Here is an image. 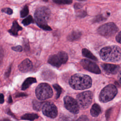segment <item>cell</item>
Returning a JSON list of instances; mask_svg holds the SVG:
<instances>
[{"label": "cell", "mask_w": 121, "mask_h": 121, "mask_svg": "<svg viewBox=\"0 0 121 121\" xmlns=\"http://www.w3.org/2000/svg\"><path fill=\"white\" fill-rule=\"evenodd\" d=\"M52 1L58 4H70L72 3V0H52Z\"/></svg>", "instance_id": "obj_24"}, {"label": "cell", "mask_w": 121, "mask_h": 121, "mask_svg": "<svg viewBox=\"0 0 121 121\" xmlns=\"http://www.w3.org/2000/svg\"><path fill=\"white\" fill-rule=\"evenodd\" d=\"M100 56L105 61L118 62L121 60V49L116 45L104 47L100 52Z\"/></svg>", "instance_id": "obj_2"}, {"label": "cell", "mask_w": 121, "mask_h": 121, "mask_svg": "<svg viewBox=\"0 0 121 121\" xmlns=\"http://www.w3.org/2000/svg\"><path fill=\"white\" fill-rule=\"evenodd\" d=\"M12 102V98H11V96L10 95L9 97V103H11Z\"/></svg>", "instance_id": "obj_37"}, {"label": "cell", "mask_w": 121, "mask_h": 121, "mask_svg": "<svg viewBox=\"0 0 121 121\" xmlns=\"http://www.w3.org/2000/svg\"><path fill=\"white\" fill-rule=\"evenodd\" d=\"M58 121H73V119L65 115H63L60 116Z\"/></svg>", "instance_id": "obj_25"}, {"label": "cell", "mask_w": 121, "mask_h": 121, "mask_svg": "<svg viewBox=\"0 0 121 121\" xmlns=\"http://www.w3.org/2000/svg\"><path fill=\"white\" fill-rule=\"evenodd\" d=\"M80 63L84 69L95 74H100L101 73L100 69L98 65L95 62L87 59H83Z\"/></svg>", "instance_id": "obj_11"}, {"label": "cell", "mask_w": 121, "mask_h": 121, "mask_svg": "<svg viewBox=\"0 0 121 121\" xmlns=\"http://www.w3.org/2000/svg\"><path fill=\"white\" fill-rule=\"evenodd\" d=\"M118 80L120 84L121 85V71H120V72L118 75Z\"/></svg>", "instance_id": "obj_34"}, {"label": "cell", "mask_w": 121, "mask_h": 121, "mask_svg": "<svg viewBox=\"0 0 121 121\" xmlns=\"http://www.w3.org/2000/svg\"><path fill=\"white\" fill-rule=\"evenodd\" d=\"M10 71H11V66H10V67L9 68L8 70H7V71L6 72V73H5V76H6V77H9V75L10 74Z\"/></svg>", "instance_id": "obj_33"}, {"label": "cell", "mask_w": 121, "mask_h": 121, "mask_svg": "<svg viewBox=\"0 0 121 121\" xmlns=\"http://www.w3.org/2000/svg\"><path fill=\"white\" fill-rule=\"evenodd\" d=\"M64 104L65 107L73 114H77L79 112V105L77 100L69 96H66L64 98Z\"/></svg>", "instance_id": "obj_9"}, {"label": "cell", "mask_w": 121, "mask_h": 121, "mask_svg": "<svg viewBox=\"0 0 121 121\" xmlns=\"http://www.w3.org/2000/svg\"><path fill=\"white\" fill-rule=\"evenodd\" d=\"M0 121H11L8 118H4V119H1Z\"/></svg>", "instance_id": "obj_36"}, {"label": "cell", "mask_w": 121, "mask_h": 121, "mask_svg": "<svg viewBox=\"0 0 121 121\" xmlns=\"http://www.w3.org/2000/svg\"><path fill=\"white\" fill-rule=\"evenodd\" d=\"M79 0V1H85L86 0Z\"/></svg>", "instance_id": "obj_39"}, {"label": "cell", "mask_w": 121, "mask_h": 121, "mask_svg": "<svg viewBox=\"0 0 121 121\" xmlns=\"http://www.w3.org/2000/svg\"></svg>", "instance_id": "obj_40"}, {"label": "cell", "mask_w": 121, "mask_h": 121, "mask_svg": "<svg viewBox=\"0 0 121 121\" xmlns=\"http://www.w3.org/2000/svg\"><path fill=\"white\" fill-rule=\"evenodd\" d=\"M82 54L83 56L86 58L92 59L94 60H95V61L97 60V58L95 56H94L90 51H89L88 49L86 48H84L82 49Z\"/></svg>", "instance_id": "obj_18"}, {"label": "cell", "mask_w": 121, "mask_h": 121, "mask_svg": "<svg viewBox=\"0 0 121 121\" xmlns=\"http://www.w3.org/2000/svg\"><path fill=\"white\" fill-rule=\"evenodd\" d=\"M12 49L15 51L18 52H21L23 50L22 46L20 45H17L15 47H12Z\"/></svg>", "instance_id": "obj_30"}, {"label": "cell", "mask_w": 121, "mask_h": 121, "mask_svg": "<svg viewBox=\"0 0 121 121\" xmlns=\"http://www.w3.org/2000/svg\"><path fill=\"white\" fill-rule=\"evenodd\" d=\"M82 35L81 32L79 31H74L71 32L67 37V39L69 41H74L80 38Z\"/></svg>", "instance_id": "obj_16"}, {"label": "cell", "mask_w": 121, "mask_h": 121, "mask_svg": "<svg viewBox=\"0 0 121 121\" xmlns=\"http://www.w3.org/2000/svg\"><path fill=\"white\" fill-rule=\"evenodd\" d=\"M44 103L36 100H34L33 102V106L34 109L37 111H40L41 109H42Z\"/></svg>", "instance_id": "obj_20"}, {"label": "cell", "mask_w": 121, "mask_h": 121, "mask_svg": "<svg viewBox=\"0 0 121 121\" xmlns=\"http://www.w3.org/2000/svg\"><path fill=\"white\" fill-rule=\"evenodd\" d=\"M38 118V116L37 114L35 113H26L24 114L21 117V119L24 120L33 121Z\"/></svg>", "instance_id": "obj_19"}, {"label": "cell", "mask_w": 121, "mask_h": 121, "mask_svg": "<svg viewBox=\"0 0 121 121\" xmlns=\"http://www.w3.org/2000/svg\"><path fill=\"white\" fill-rule=\"evenodd\" d=\"M43 1H45V2H47V1H48V0H43Z\"/></svg>", "instance_id": "obj_38"}, {"label": "cell", "mask_w": 121, "mask_h": 121, "mask_svg": "<svg viewBox=\"0 0 121 121\" xmlns=\"http://www.w3.org/2000/svg\"><path fill=\"white\" fill-rule=\"evenodd\" d=\"M118 31V27L112 22L104 24L97 29L98 33L105 37L111 36L114 35Z\"/></svg>", "instance_id": "obj_8"}, {"label": "cell", "mask_w": 121, "mask_h": 121, "mask_svg": "<svg viewBox=\"0 0 121 121\" xmlns=\"http://www.w3.org/2000/svg\"><path fill=\"white\" fill-rule=\"evenodd\" d=\"M68 60L67 53L65 52L60 51L56 54L51 55L48 59V62L51 65L58 68L65 63Z\"/></svg>", "instance_id": "obj_6"}, {"label": "cell", "mask_w": 121, "mask_h": 121, "mask_svg": "<svg viewBox=\"0 0 121 121\" xmlns=\"http://www.w3.org/2000/svg\"><path fill=\"white\" fill-rule=\"evenodd\" d=\"M77 121H89V119L86 115H82L77 120Z\"/></svg>", "instance_id": "obj_28"}, {"label": "cell", "mask_w": 121, "mask_h": 121, "mask_svg": "<svg viewBox=\"0 0 121 121\" xmlns=\"http://www.w3.org/2000/svg\"><path fill=\"white\" fill-rule=\"evenodd\" d=\"M1 11L3 12H5V13L8 14V15H11L13 13L12 10L9 8H4L1 9Z\"/></svg>", "instance_id": "obj_26"}, {"label": "cell", "mask_w": 121, "mask_h": 121, "mask_svg": "<svg viewBox=\"0 0 121 121\" xmlns=\"http://www.w3.org/2000/svg\"><path fill=\"white\" fill-rule=\"evenodd\" d=\"M93 94L91 91H87L78 94L77 96V102L79 107L85 109L89 107L92 102Z\"/></svg>", "instance_id": "obj_7"}, {"label": "cell", "mask_w": 121, "mask_h": 121, "mask_svg": "<svg viewBox=\"0 0 121 121\" xmlns=\"http://www.w3.org/2000/svg\"><path fill=\"white\" fill-rule=\"evenodd\" d=\"M32 62L28 59L24 60L18 66V69L21 72L24 73L29 71L32 69Z\"/></svg>", "instance_id": "obj_13"}, {"label": "cell", "mask_w": 121, "mask_h": 121, "mask_svg": "<svg viewBox=\"0 0 121 121\" xmlns=\"http://www.w3.org/2000/svg\"><path fill=\"white\" fill-rule=\"evenodd\" d=\"M35 95L40 100H44L52 97V90L50 86L45 83L40 84L36 88Z\"/></svg>", "instance_id": "obj_5"}, {"label": "cell", "mask_w": 121, "mask_h": 121, "mask_svg": "<svg viewBox=\"0 0 121 121\" xmlns=\"http://www.w3.org/2000/svg\"><path fill=\"white\" fill-rule=\"evenodd\" d=\"M29 13V9L27 5H26L20 11V17H24L28 15Z\"/></svg>", "instance_id": "obj_23"}, {"label": "cell", "mask_w": 121, "mask_h": 121, "mask_svg": "<svg viewBox=\"0 0 121 121\" xmlns=\"http://www.w3.org/2000/svg\"><path fill=\"white\" fill-rule=\"evenodd\" d=\"M74 7L75 9H78L82 7V5L80 3H75Z\"/></svg>", "instance_id": "obj_32"}, {"label": "cell", "mask_w": 121, "mask_h": 121, "mask_svg": "<svg viewBox=\"0 0 121 121\" xmlns=\"http://www.w3.org/2000/svg\"><path fill=\"white\" fill-rule=\"evenodd\" d=\"M87 13L86 11H81L80 12H79L78 14H77V16L79 17L80 18H83L84 17H85Z\"/></svg>", "instance_id": "obj_29"}, {"label": "cell", "mask_w": 121, "mask_h": 121, "mask_svg": "<svg viewBox=\"0 0 121 121\" xmlns=\"http://www.w3.org/2000/svg\"><path fill=\"white\" fill-rule=\"evenodd\" d=\"M50 15L51 11L48 8L43 6L37 8L34 14L35 21L37 26L44 30H52V28L47 24Z\"/></svg>", "instance_id": "obj_3"}, {"label": "cell", "mask_w": 121, "mask_h": 121, "mask_svg": "<svg viewBox=\"0 0 121 121\" xmlns=\"http://www.w3.org/2000/svg\"><path fill=\"white\" fill-rule=\"evenodd\" d=\"M101 112V109L100 106L96 104H94L90 110V114L93 117H97L98 116Z\"/></svg>", "instance_id": "obj_17"}, {"label": "cell", "mask_w": 121, "mask_h": 121, "mask_svg": "<svg viewBox=\"0 0 121 121\" xmlns=\"http://www.w3.org/2000/svg\"><path fill=\"white\" fill-rule=\"evenodd\" d=\"M116 40L118 43H121V31L120 32L116 35Z\"/></svg>", "instance_id": "obj_31"}, {"label": "cell", "mask_w": 121, "mask_h": 121, "mask_svg": "<svg viewBox=\"0 0 121 121\" xmlns=\"http://www.w3.org/2000/svg\"><path fill=\"white\" fill-rule=\"evenodd\" d=\"M101 67L104 72L107 74H115L118 73L120 69L119 66L112 64H102Z\"/></svg>", "instance_id": "obj_12"}, {"label": "cell", "mask_w": 121, "mask_h": 121, "mask_svg": "<svg viewBox=\"0 0 121 121\" xmlns=\"http://www.w3.org/2000/svg\"><path fill=\"white\" fill-rule=\"evenodd\" d=\"M117 93L116 87L112 84L108 85L101 90L99 96V100L102 103L108 102L113 99Z\"/></svg>", "instance_id": "obj_4"}, {"label": "cell", "mask_w": 121, "mask_h": 121, "mask_svg": "<svg viewBox=\"0 0 121 121\" xmlns=\"http://www.w3.org/2000/svg\"><path fill=\"white\" fill-rule=\"evenodd\" d=\"M36 82V80L35 78L33 77H29L27 78L22 84V85L21 86V89L22 90H25L26 89L28 88L31 84Z\"/></svg>", "instance_id": "obj_15"}, {"label": "cell", "mask_w": 121, "mask_h": 121, "mask_svg": "<svg viewBox=\"0 0 121 121\" xmlns=\"http://www.w3.org/2000/svg\"><path fill=\"white\" fill-rule=\"evenodd\" d=\"M4 100V96L2 94H0V104H2L3 103Z\"/></svg>", "instance_id": "obj_35"}, {"label": "cell", "mask_w": 121, "mask_h": 121, "mask_svg": "<svg viewBox=\"0 0 121 121\" xmlns=\"http://www.w3.org/2000/svg\"><path fill=\"white\" fill-rule=\"evenodd\" d=\"M105 19V18L102 15H99L97 16L95 19H94V22H99L102 21Z\"/></svg>", "instance_id": "obj_27"}, {"label": "cell", "mask_w": 121, "mask_h": 121, "mask_svg": "<svg viewBox=\"0 0 121 121\" xmlns=\"http://www.w3.org/2000/svg\"><path fill=\"white\" fill-rule=\"evenodd\" d=\"M69 84L70 86L74 89L84 90L91 86L92 79L86 75L76 74L70 77Z\"/></svg>", "instance_id": "obj_1"}, {"label": "cell", "mask_w": 121, "mask_h": 121, "mask_svg": "<svg viewBox=\"0 0 121 121\" xmlns=\"http://www.w3.org/2000/svg\"><path fill=\"white\" fill-rule=\"evenodd\" d=\"M53 88H54L55 90L56 91V99H58L60 95L61 94V92H62V88L61 87L58 85V84H54L53 85Z\"/></svg>", "instance_id": "obj_22"}, {"label": "cell", "mask_w": 121, "mask_h": 121, "mask_svg": "<svg viewBox=\"0 0 121 121\" xmlns=\"http://www.w3.org/2000/svg\"><path fill=\"white\" fill-rule=\"evenodd\" d=\"M34 22V20L33 18V17L31 16H28L27 17H26V18L24 19L22 23L24 26H28L29 24L33 23Z\"/></svg>", "instance_id": "obj_21"}, {"label": "cell", "mask_w": 121, "mask_h": 121, "mask_svg": "<svg viewBox=\"0 0 121 121\" xmlns=\"http://www.w3.org/2000/svg\"><path fill=\"white\" fill-rule=\"evenodd\" d=\"M42 112L43 114L51 118H55L58 115V110L55 104L51 102L44 103Z\"/></svg>", "instance_id": "obj_10"}, {"label": "cell", "mask_w": 121, "mask_h": 121, "mask_svg": "<svg viewBox=\"0 0 121 121\" xmlns=\"http://www.w3.org/2000/svg\"><path fill=\"white\" fill-rule=\"evenodd\" d=\"M21 30H22V27L19 25L16 20H15L13 22L11 28L8 31L11 35L17 36L18 35V32Z\"/></svg>", "instance_id": "obj_14"}]
</instances>
